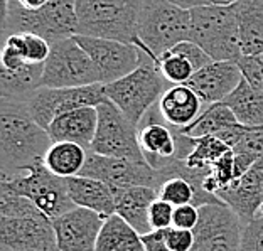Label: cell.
<instances>
[{"mask_svg": "<svg viewBox=\"0 0 263 251\" xmlns=\"http://www.w3.org/2000/svg\"><path fill=\"white\" fill-rule=\"evenodd\" d=\"M51 137L27 110L26 101L0 100V172L2 181L19 177L44 160Z\"/></svg>", "mask_w": 263, "mask_h": 251, "instance_id": "6da1fadb", "label": "cell"}, {"mask_svg": "<svg viewBox=\"0 0 263 251\" xmlns=\"http://www.w3.org/2000/svg\"><path fill=\"white\" fill-rule=\"evenodd\" d=\"M2 34H37L54 43L78 34L76 0H49L41 9H24L15 0H4Z\"/></svg>", "mask_w": 263, "mask_h": 251, "instance_id": "7a4b0ae2", "label": "cell"}, {"mask_svg": "<svg viewBox=\"0 0 263 251\" xmlns=\"http://www.w3.org/2000/svg\"><path fill=\"white\" fill-rule=\"evenodd\" d=\"M191 41L213 61H240V29L236 4H208L191 9Z\"/></svg>", "mask_w": 263, "mask_h": 251, "instance_id": "3957f363", "label": "cell"}, {"mask_svg": "<svg viewBox=\"0 0 263 251\" xmlns=\"http://www.w3.org/2000/svg\"><path fill=\"white\" fill-rule=\"evenodd\" d=\"M142 0H76L78 34L142 47L137 32Z\"/></svg>", "mask_w": 263, "mask_h": 251, "instance_id": "277c9868", "label": "cell"}, {"mask_svg": "<svg viewBox=\"0 0 263 251\" xmlns=\"http://www.w3.org/2000/svg\"><path fill=\"white\" fill-rule=\"evenodd\" d=\"M137 32L140 49L155 63L165 51L191 39V10L171 0H142Z\"/></svg>", "mask_w": 263, "mask_h": 251, "instance_id": "5b68a950", "label": "cell"}, {"mask_svg": "<svg viewBox=\"0 0 263 251\" xmlns=\"http://www.w3.org/2000/svg\"><path fill=\"white\" fill-rule=\"evenodd\" d=\"M171 86L172 83L165 80L155 63L147 56L130 74L105 85V93L106 98L139 127L147 111L159 103L160 96Z\"/></svg>", "mask_w": 263, "mask_h": 251, "instance_id": "8992f818", "label": "cell"}, {"mask_svg": "<svg viewBox=\"0 0 263 251\" xmlns=\"http://www.w3.org/2000/svg\"><path fill=\"white\" fill-rule=\"evenodd\" d=\"M95 83H100L98 69L74 35L51 43V52L44 63L41 86L78 88Z\"/></svg>", "mask_w": 263, "mask_h": 251, "instance_id": "52a82bcc", "label": "cell"}, {"mask_svg": "<svg viewBox=\"0 0 263 251\" xmlns=\"http://www.w3.org/2000/svg\"><path fill=\"white\" fill-rule=\"evenodd\" d=\"M98 128L89 150L108 157L147 162L139 142V127L110 100L98 106Z\"/></svg>", "mask_w": 263, "mask_h": 251, "instance_id": "ba28073f", "label": "cell"}, {"mask_svg": "<svg viewBox=\"0 0 263 251\" xmlns=\"http://www.w3.org/2000/svg\"><path fill=\"white\" fill-rule=\"evenodd\" d=\"M2 182L15 192L29 197L51 221L76 207L69 197L66 179L52 174L46 167L44 160L35 162L26 174Z\"/></svg>", "mask_w": 263, "mask_h": 251, "instance_id": "9c48e42d", "label": "cell"}, {"mask_svg": "<svg viewBox=\"0 0 263 251\" xmlns=\"http://www.w3.org/2000/svg\"><path fill=\"white\" fill-rule=\"evenodd\" d=\"M243 228L240 216L224 202L202 204L191 251H240Z\"/></svg>", "mask_w": 263, "mask_h": 251, "instance_id": "30bf717a", "label": "cell"}, {"mask_svg": "<svg viewBox=\"0 0 263 251\" xmlns=\"http://www.w3.org/2000/svg\"><path fill=\"white\" fill-rule=\"evenodd\" d=\"M106 100L108 98L105 93V85L95 83V85L78 88L41 86L26 101V105L34 120L47 130L51 122L64 113L81 108V106H98Z\"/></svg>", "mask_w": 263, "mask_h": 251, "instance_id": "8fae6325", "label": "cell"}, {"mask_svg": "<svg viewBox=\"0 0 263 251\" xmlns=\"http://www.w3.org/2000/svg\"><path fill=\"white\" fill-rule=\"evenodd\" d=\"M74 39L91 57V61L98 69L100 83H103V85H108V83L130 74L147 57V54L139 46L122 43V41L89 37V35L80 34H76Z\"/></svg>", "mask_w": 263, "mask_h": 251, "instance_id": "7c38bea8", "label": "cell"}, {"mask_svg": "<svg viewBox=\"0 0 263 251\" xmlns=\"http://www.w3.org/2000/svg\"><path fill=\"white\" fill-rule=\"evenodd\" d=\"M80 176H88L98 181L106 182L111 189L128 187V186H151L159 190L164 177L147 162L108 157L89 150L86 164Z\"/></svg>", "mask_w": 263, "mask_h": 251, "instance_id": "4fadbf2b", "label": "cell"}, {"mask_svg": "<svg viewBox=\"0 0 263 251\" xmlns=\"http://www.w3.org/2000/svg\"><path fill=\"white\" fill-rule=\"evenodd\" d=\"M0 251H59L52 221L0 216Z\"/></svg>", "mask_w": 263, "mask_h": 251, "instance_id": "5bb4252c", "label": "cell"}, {"mask_svg": "<svg viewBox=\"0 0 263 251\" xmlns=\"http://www.w3.org/2000/svg\"><path fill=\"white\" fill-rule=\"evenodd\" d=\"M139 125V142L147 164L155 170H164L174 160H179L181 140L179 131L160 115L159 105H154Z\"/></svg>", "mask_w": 263, "mask_h": 251, "instance_id": "9a60e30c", "label": "cell"}, {"mask_svg": "<svg viewBox=\"0 0 263 251\" xmlns=\"http://www.w3.org/2000/svg\"><path fill=\"white\" fill-rule=\"evenodd\" d=\"M105 219L101 214L86 207L71 211L52 219L59 251H95Z\"/></svg>", "mask_w": 263, "mask_h": 251, "instance_id": "2e32d148", "label": "cell"}, {"mask_svg": "<svg viewBox=\"0 0 263 251\" xmlns=\"http://www.w3.org/2000/svg\"><path fill=\"white\" fill-rule=\"evenodd\" d=\"M216 196L240 216L243 224L253 221L263 204V159L226 187L219 189Z\"/></svg>", "mask_w": 263, "mask_h": 251, "instance_id": "e0dca14e", "label": "cell"}, {"mask_svg": "<svg viewBox=\"0 0 263 251\" xmlns=\"http://www.w3.org/2000/svg\"><path fill=\"white\" fill-rule=\"evenodd\" d=\"M243 80L238 61H211L197 69L186 83L206 105L223 101Z\"/></svg>", "mask_w": 263, "mask_h": 251, "instance_id": "ac0fdd59", "label": "cell"}, {"mask_svg": "<svg viewBox=\"0 0 263 251\" xmlns=\"http://www.w3.org/2000/svg\"><path fill=\"white\" fill-rule=\"evenodd\" d=\"M98 128L97 106H81L73 111L58 117L47 127L52 142H74L85 148H91V143Z\"/></svg>", "mask_w": 263, "mask_h": 251, "instance_id": "d6986e66", "label": "cell"}, {"mask_svg": "<svg viewBox=\"0 0 263 251\" xmlns=\"http://www.w3.org/2000/svg\"><path fill=\"white\" fill-rule=\"evenodd\" d=\"M115 194V214L122 216L140 235L152 231L148 211L152 202L159 197V190L151 186H128L113 189Z\"/></svg>", "mask_w": 263, "mask_h": 251, "instance_id": "ffe728a7", "label": "cell"}, {"mask_svg": "<svg viewBox=\"0 0 263 251\" xmlns=\"http://www.w3.org/2000/svg\"><path fill=\"white\" fill-rule=\"evenodd\" d=\"M157 105L162 118L174 128L187 127L206 108V103L199 94L186 83L167 88Z\"/></svg>", "mask_w": 263, "mask_h": 251, "instance_id": "44dd1931", "label": "cell"}, {"mask_svg": "<svg viewBox=\"0 0 263 251\" xmlns=\"http://www.w3.org/2000/svg\"><path fill=\"white\" fill-rule=\"evenodd\" d=\"M66 186L74 206L91 209L103 218L115 214V194L106 182L88 176H74L66 179Z\"/></svg>", "mask_w": 263, "mask_h": 251, "instance_id": "7402d4cb", "label": "cell"}, {"mask_svg": "<svg viewBox=\"0 0 263 251\" xmlns=\"http://www.w3.org/2000/svg\"><path fill=\"white\" fill-rule=\"evenodd\" d=\"M236 7L241 54L263 56V0H241Z\"/></svg>", "mask_w": 263, "mask_h": 251, "instance_id": "603a6c76", "label": "cell"}, {"mask_svg": "<svg viewBox=\"0 0 263 251\" xmlns=\"http://www.w3.org/2000/svg\"><path fill=\"white\" fill-rule=\"evenodd\" d=\"M44 64L26 63L17 69L2 68L0 73V94L2 98L27 101L32 96V93L41 88L43 80Z\"/></svg>", "mask_w": 263, "mask_h": 251, "instance_id": "cb8c5ba5", "label": "cell"}, {"mask_svg": "<svg viewBox=\"0 0 263 251\" xmlns=\"http://www.w3.org/2000/svg\"><path fill=\"white\" fill-rule=\"evenodd\" d=\"M95 251H145L139 231L118 214H111L101 226Z\"/></svg>", "mask_w": 263, "mask_h": 251, "instance_id": "d4e9b609", "label": "cell"}, {"mask_svg": "<svg viewBox=\"0 0 263 251\" xmlns=\"http://www.w3.org/2000/svg\"><path fill=\"white\" fill-rule=\"evenodd\" d=\"M223 101L235 113L240 123L248 127L263 125V93L253 88L245 78Z\"/></svg>", "mask_w": 263, "mask_h": 251, "instance_id": "484cf974", "label": "cell"}, {"mask_svg": "<svg viewBox=\"0 0 263 251\" xmlns=\"http://www.w3.org/2000/svg\"><path fill=\"white\" fill-rule=\"evenodd\" d=\"M88 148L74 142H52L44 155V164L59 177L80 176L88 159Z\"/></svg>", "mask_w": 263, "mask_h": 251, "instance_id": "4316f807", "label": "cell"}, {"mask_svg": "<svg viewBox=\"0 0 263 251\" xmlns=\"http://www.w3.org/2000/svg\"><path fill=\"white\" fill-rule=\"evenodd\" d=\"M238 123L235 113L231 111V108L224 101H218V103L206 105V108L202 110V113L196 120L187 125L184 128H177L181 133L193 137H206V135H219L223 133L226 128H230L231 125Z\"/></svg>", "mask_w": 263, "mask_h": 251, "instance_id": "83f0119b", "label": "cell"}, {"mask_svg": "<svg viewBox=\"0 0 263 251\" xmlns=\"http://www.w3.org/2000/svg\"><path fill=\"white\" fill-rule=\"evenodd\" d=\"M193 139V137H191ZM230 150L226 143L218 139L216 135H206L193 139V148L187 153V157L182 160L184 165L193 170L204 172L209 176L211 167L223 157V155Z\"/></svg>", "mask_w": 263, "mask_h": 251, "instance_id": "f1b7e54d", "label": "cell"}, {"mask_svg": "<svg viewBox=\"0 0 263 251\" xmlns=\"http://www.w3.org/2000/svg\"><path fill=\"white\" fill-rule=\"evenodd\" d=\"M231 150L235 153V170L238 179L253 164L263 159V125H260V127H248L243 139Z\"/></svg>", "mask_w": 263, "mask_h": 251, "instance_id": "f546056e", "label": "cell"}, {"mask_svg": "<svg viewBox=\"0 0 263 251\" xmlns=\"http://www.w3.org/2000/svg\"><path fill=\"white\" fill-rule=\"evenodd\" d=\"M0 216L31 218V216H44V214L41 213V209L29 197L15 192L5 182H0Z\"/></svg>", "mask_w": 263, "mask_h": 251, "instance_id": "4dcf8cb0", "label": "cell"}, {"mask_svg": "<svg viewBox=\"0 0 263 251\" xmlns=\"http://www.w3.org/2000/svg\"><path fill=\"white\" fill-rule=\"evenodd\" d=\"M155 66L162 73V76L172 85H182L187 83L189 78L196 73L191 61L182 54H179L176 51H165L164 54H160L155 61Z\"/></svg>", "mask_w": 263, "mask_h": 251, "instance_id": "1f68e13d", "label": "cell"}, {"mask_svg": "<svg viewBox=\"0 0 263 251\" xmlns=\"http://www.w3.org/2000/svg\"><path fill=\"white\" fill-rule=\"evenodd\" d=\"M159 197L172 206H182V204H194L196 201V189L187 179L181 176L169 177L160 184Z\"/></svg>", "mask_w": 263, "mask_h": 251, "instance_id": "d6a6232c", "label": "cell"}, {"mask_svg": "<svg viewBox=\"0 0 263 251\" xmlns=\"http://www.w3.org/2000/svg\"><path fill=\"white\" fill-rule=\"evenodd\" d=\"M236 179V170H235V153L230 148L223 157H221L216 164L211 167V172L204 181V190H208L209 194H214L219 189L226 187L228 184H231Z\"/></svg>", "mask_w": 263, "mask_h": 251, "instance_id": "836d02e7", "label": "cell"}, {"mask_svg": "<svg viewBox=\"0 0 263 251\" xmlns=\"http://www.w3.org/2000/svg\"><path fill=\"white\" fill-rule=\"evenodd\" d=\"M174 209L176 206H172L171 202L157 197L152 202L151 211H148V221H151L152 231L171 228L172 223H174Z\"/></svg>", "mask_w": 263, "mask_h": 251, "instance_id": "e575fe53", "label": "cell"}, {"mask_svg": "<svg viewBox=\"0 0 263 251\" xmlns=\"http://www.w3.org/2000/svg\"><path fill=\"white\" fill-rule=\"evenodd\" d=\"M26 39V59L29 63L44 64L46 59L49 57L51 43L37 34H24Z\"/></svg>", "mask_w": 263, "mask_h": 251, "instance_id": "d590c367", "label": "cell"}, {"mask_svg": "<svg viewBox=\"0 0 263 251\" xmlns=\"http://www.w3.org/2000/svg\"><path fill=\"white\" fill-rule=\"evenodd\" d=\"M243 78L253 88L263 93V59L261 56H241L238 61Z\"/></svg>", "mask_w": 263, "mask_h": 251, "instance_id": "8d00e7d4", "label": "cell"}, {"mask_svg": "<svg viewBox=\"0 0 263 251\" xmlns=\"http://www.w3.org/2000/svg\"><path fill=\"white\" fill-rule=\"evenodd\" d=\"M240 251H263V219L255 218L245 224Z\"/></svg>", "mask_w": 263, "mask_h": 251, "instance_id": "74e56055", "label": "cell"}, {"mask_svg": "<svg viewBox=\"0 0 263 251\" xmlns=\"http://www.w3.org/2000/svg\"><path fill=\"white\" fill-rule=\"evenodd\" d=\"M164 240L172 251H191L194 246V233L193 229L171 226L164 229Z\"/></svg>", "mask_w": 263, "mask_h": 251, "instance_id": "f35d334b", "label": "cell"}, {"mask_svg": "<svg viewBox=\"0 0 263 251\" xmlns=\"http://www.w3.org/2000/svg\"><path fill=\"white\" fill-rule=\"evenodd\" d=\"M197 221H199V207L194 204H182L176 206L174 209V223L172 226L184 229H194Z\"/></svg>", "mask_w": 263, "mask_h": 251, "instance_id": "ab89813d", "label": "cell"}, {"mask_svg": "<svg viewBox=\"0 0 263 251\" xmlns=\"http://www.w3.org/2000/svg\"><path fill=\"white\" fill-rule=\"evenodd\" d=\"M145 251H172L164 240V229L151 231L148 235H142Z\"/></svg>", "mask_w": 263, "mask_h": 251, "instance_id": "60d3db41", "label": "cell"}, {"mask_svg": "<svg viewBox=\"0 0 263 251\" xmlns=\"http://www.w3.org/2000/svg\"><path fill=\"white\" fill-rule=\"evenodd\" d=\"M174 2L176 5L182 9H194V7H201V5H208V4H213V0H171Z\"/></svg>", "mask_w": 263, "mask_h": 251, "instance_id": "b9f144b4", "label": "cell"}, {"mask_svg": "<svg viewBox=\"0 0 263 251\" xmlns=\"http://www.w3.org/2000/svg\"><path fill=\"white\" fill-rule=\"evenodd\" d=\"M24 9H41L49 2V0H15Z\"/></svg>", "mask_w": 263, "mask_h": 251, "instance_id": "7bdbcfd3", "label": "cell"}, {"mask_svg": "<svg viewBox=\"0 0 263 251\" xmlns=\"http://www.w3.org/2000/svg\"><path fill=\"white\" fill-rule=\"evenodd\" d=\"M236 2H241V0H213V4H223V5H228V4H236Z\"/></svg>", "mask_w": 263, "mask_h": 251, "instance_id": "ee69618b", "label": "cell"}, {"mask_svg": "<svg viewBox=\"0 0 263 251\" xmlns=\"http://www.w3.org/2000/svg\"><path fill=\"white\" fill-rule=\"evenodd\" d=\"M256 218H260V219H263V204L260 206V209H258V213H256Z\"/></svg>", "mask_w": 263, "mask_h": 251, "instance_id": "f6af8a7d", "label": "cell"}, {"mask_svg": "<svg viewBox=\"0 0 263 251\" xmlns=\"http://www.w3.org/2000/svg\"><path fill=\"white\" fill-rule=\"evenodd\" d=\"M261 59H263V56H261Z\"/></svg>", "mask_w": 263, "mask_h": 251, "instance_id": "bcb514c9", "label": "cell"}]
</instances>
